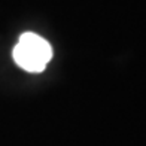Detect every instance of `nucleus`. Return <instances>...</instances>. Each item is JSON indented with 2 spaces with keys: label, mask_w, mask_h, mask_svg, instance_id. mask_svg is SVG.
Segmentation results:
<instances>
[{
  "label": "nucleus",
  "mask_w": 146,
  "mask_h": 146,
  "mask_svg": "<svg viewBox=\"0 0 146 146\" xmlns=\"http://www.w3.org/2000/svg\"><path fill=\"white\" fill-rule=\"evenodd\" d=\"M52 58V48L36 33H24L14 48V60L27 72H42Z\"/></svg>",
  "instance_id": "1"
}]
</instances>
